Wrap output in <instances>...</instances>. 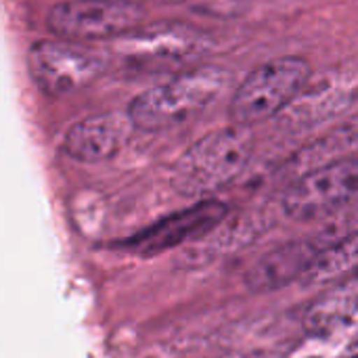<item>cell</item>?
Returning <instances> with one entry per match:
<instances>
[{
    "label": "cell",
    "mask_w": 358,
    "mask_h": 358,
    "mask_svg": "<svg viewBox=\"0 0 358 358\" xmlns=\"http://www.w3.org/2000/svg\"><path fill=\"white\" fill-rule=\"evenodd\" d=\"M212 38L189 21L141 23L120 38L107 42L109 67L128 76L162 73L172 67H189L206 57Z\"/></svg>",
    "instance_id": "1"
},
{
    "label": "cell",
    "mask_w": 358,
    "mask_h": 358,
    "mask_svg": "<svg viewBox=\"0 0 358 358\" xmlns=\"http://www.w3.org/2000/svg\"><path fill=\"white\" fill-rule=\"evenodd\" d=\"M254 147L256 138L250 126L231 124L203 134L174 162L172 189L185 197H212L248 170Z\"/></svg>",
    "instance_id": "2"
},
{
    "label": "cell",
    "mask_w": 358,
    "mask_h": 358,
    "mask_svg": "<svg viewBox=\"0 0 358 358\" xmlns=\"http://www.w3.org/2000/svg\"><path fill=\"white\" fill-rule=\"evenodd\" d=\"M231 73L218 65H195L174 73L168 82L141 90L128 103V115L138 132L174 128L203 111L227 88Z\"/></svg>",
    "instance_id": "3"
},
{
    "label": "cell",
    "mask_w": 358,
    "mask_h": 358,
    "mask_svg": "<svg viewBox=\"0 0 358 358\" xmlns=\"http://www.w3.org/2000/svg\"><path fill=\"white\" fill-rule=\"evenodd\" d=\"M313 65L300 55L275 57L252 69L235 88L229 117L239 126H256L281 115L310 84Z\"/></svg>",
    "instance_id": "4"
},
{
    "label": "cell",
    "mask_w": 358,
    "mask_h": 358,
    "mask_svg": "<svg viewBox=\"0 0 358 358\" xmlns=\"http://www.w3.org/2000/svg\"><path fill=\"white\" fill-rule=\"evenodd\" d=\"M27 67L38 90L48 99H63L88 88L109 69L107 52L67 38H44L29 46Z\"/></svg>",
    "instance_id": "5"
},
{
    "label": "cell",
    "mask_w": 358,
    "mask_h": 358,
    "mask_svg": "<svg viewBox=\"0 0 358 358\" xmlns=\"http://www.w3.org/2000/svg\"><path fill=\"white\" fill-rule=\"evenodd\" d=\"M358 199V155H350L287 182L281 212L296 222L327 218Z\"/></svg>",
    "instance_id": "6"
},
{
    "label": "cell",
    "mask_w": 358,
    "mask_h": 358,
    "mask_svg": "<svg viewBox=\"0 0 358 358\" xmlns=\"http://www.w3.org/2000/svg\"><path fill=\"white\" fill-rule=\"evenodd\" d=\"M143 19L145 6L138 0H61L50 6L46 27L76 42H109L138 27Z\"/></svg>",
    "instance_id": "7"
},
{
    "label": "cell",
    "mask_w": 358,
    "mask_h": 358,
    "mask_svg": "<svg viewBox=\"0 0 358 358\" xmlns=\"http://www.w3.org/2000/svg\"><path fill=\"white\" fill-rule=\"evenodd\" d=\"M229 214H231L229 203L216 197L197 199L191 206L176 210L151 222L149 227L141 229L138 233L117 241L115 248L141 258L159 256L164 252L182 248L185 243L199 241L210 231H214Z\"/></svg>",
    "instance_id": "8"
},
{
    "label": "cell",
    "mask_w": 358,
    "mask_h": 358,
    "mask_svg": "<svg viewBox=\"0 0 358 358\" xmlns=\"http://www.w3.org/2000/svg\"><path fill=\"white\" fill-rule=\"evenodd\" d=\"M327 243L329 239H304L279 245L262 254L243 273V285L252 294H273L306 281Z\"/></svg>",
    "instance_id": "9"
},
{
    "label": "cell",
    "mask_w": 358,
    "mask_h": 358,
    "mask_svg": "<svg viewBox=\"0 0 358 358\" xmlns=\"http://www.w3.org/2000/svg\"><path fill=\"white\" fill-rule=\"evenodd\" d=\"M134 126L128 111H103L73 122L63 134V151L80 164H103L113 159L128 143Z\"/></svg>",
    "instance_id": "10"
},
{
    "label": "cell",
    "mask_w": 358,
    "mask_h": 358,
    "mask_svg": "<svg viewBox=\"0 0 358 358\" xmlns=\"http://www.w3.org/2000/svg\"><path fill=\"white\" fill-rule=\"evenodd\" d=\"M358 151V117L352 122H346L342 126H338L336 130L327 132L325 136L308 143L306 147H302L298 153H294L285 166H283V174H287L289 180L302 176L304 172H310L315 168H321L325 164L357 155Z\"/></svg>",
    "instance_id": "11"
},
{
    "label": "cell",
    "mask_w": 358,
    "mask_h": 358,
    "mask_svg": "<svg viewBox=\"0 0 358 358\" xmlns=\"http://www.w3.org/2000/svg\"><path fill=\"white\" fill-rule=\"evenodd\" d=\"M306 325L315 334H334L358 327V277L336 283V287L317 300L306 315Z\"/></svg>",
    "instance_id": "12"
},
{
    "label": "cell",
    "mask_w": 358,
    "mask_h": 358,
    "mask_svg": "<svg viewBox=\"0 0 358 358\" xmlns=\"http://www.w3.org/2000/svg\"><path fill=\"white\" fill-rule=\"evenodd\" d=\"M352 277H358V229L344 237L329 239L306 283L329 285Z\"/></svg>",
    "instance_id": "13"
},
{
    "label": "cell",
    "mask_w": 358,
    "mask_h": 358,
    "mask_svg": "<svg viewBox=\"0 0 358 358\" xmlns=\"http://www.w3.org/2000/svg\"><path fill=\"white\" fill-rule=\"evenodd\" d=\"M310 86V84H308ZM306 90L279 115L281 124L285 126H296V128H306L315 126L321 120H327V115H334L342 111L350 103V92L342 88H313Z\"/></svg>",
    "instance_id": "14"
},
{
    "label": "cell",
    "mask_w": 358,
    "mask_h": 358,
    "mask_svg": "<svg viewBox=\"0 0 358 358\" xmlns=\"http://www.w3.org/2000/svg\"><path fill=\"white\" fill-rule=\"evenodd\" d=\"M141 2V0H138ZM157 2H191V0H157Z\"/></svg>",
    "instance_id": "15"
},
{
    "label": "cell",
    "mask_w": 358,
    "mask_h": 358,
    "mask_svg": "<svg viewBox=\"0 0 358 358\" xmlns=\"http://www.w3.org/2000/svg\"><path fill=\"white\" fill-rule=\"evenodd\" d=\"M352 358H358V355H357V357H352Z\"/></svg>",
    "instance_id": "16"
}]
</instances>
